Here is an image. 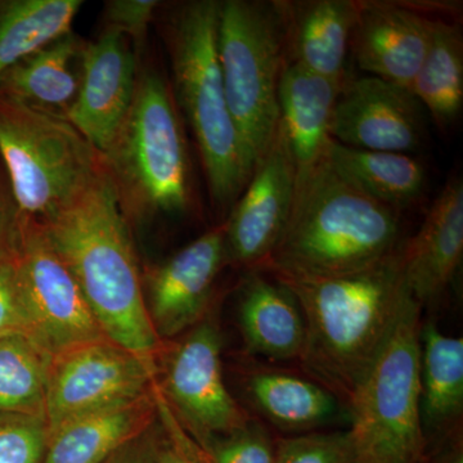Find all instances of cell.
I'll list each match as a JSON object with an SVG mask.
<instances>
[{
  "label": "cell",
  "mask_w": 463,
  "mask_h": 463,
  "mask_svg": "<svg viewBox=\"0 0 463 463\" xmlns=\"http://www.w3.org/2000/svg\"><path fill=\"white\" fill-rule=\"evenodd\" d=\"M121 201L106 166L72 203L38 224L105 336L157 368L161 339L149 319Z\"/></svg>",
  "instance_id": "obj_1"
},
{
  "label": "cell",
  "mask_w": 463,
  "mask_h": 463,
  "mask_svg": "<svg viewBox=\"0 0 463 463\" xmlns=\"http://www.w3.org/2000/svg\"><path fill=\"white\" fill-rule=\"evenodd\" d=\"M401 251L364 269L336 276L269 273L288 286L300 304L307 332L300 358L304 371L346 408L411 295Z\"/></svg>",
  "instance_id": "obj_2"
},
{
  "label": "cell",
  "mask_w": 463,
  "mask_h": 463,
  "mask_svg": "<svg viewBox=\"0 0 463 463\" xmlns=\"http://www.w3.org/2000/svg\"><path fill=\"white\" fill-rule=\"evenodd\" d=\"M399 213L368 196L323 158L297 182L288 224L259 269L276 276L355 272L401 250Z\"/></svg>",
  "instance_id": "obj_3"
},
{
  "label": "cell",
  "mask_w": 463,
  "mask_h": 463,
  "mask_svg": "<svg viewBox=\"0 0 463 463\" xmlns=\"http://www.w3.org/2000/svg\"><path fill=\"white\" fill-rule=\"evenodd\" d=\"M221 2L181 5L167 29L173 83L179 109L190 125L205 169L213 203L232 209L251 172L225 97L218 58Z\"/></svg>",
  "instance_id": "obj_4"
},
{
  "label": "cell",
  "mask_w": 463,
  "mask_h": 463,
  "mask_svg": "<svg viewBox=\"0 0 463 463\" xmlns=\"http://www.w3.org/2000/svg\"><path fill=\"white\" fill-rule=\"evenodd\" d=\"M420 315L421 306L410 295L347 404L356 463H421L425 457Z\"/></svg>",
  "instance_id": "obj_5"
},
{
  "label": "cell",
  "mask_w": 463,
  "mask_h": 463,
  "mask_svg": "<svg viewBox=\"0 0 463 463\" xmlns=\"http://www.w3.org/2000/svg\"><path fill=\"white\" fill-rule=\"evenodd\" d=\"M218 58L228 109L252 175L279 130V90L288 65L273 0L221 2Z\"/></svg>",
  "instance_id": "obj_6"
},
{
  "label": "cell",
  "mask_w": 463,
  "mask_h": 463,
  "mask_svg": "<svg viewBox=\"0 0 463 463\" xmlns=\"http://www.w3.org/2000/svg\"><path fill=\"white\" fill-rule=\"evenodd\" d=\"M0 156L21 216L35 223L72 203L106 167L66 118L3 97Z\"/></svg>",
  "instance_id": "obj_7"
},
{
  "label": "cell",
  "mask_w": 463,
  "mask_h": 463,
  "mask_svg": "<svg viewBox=\"0 0 463 463\" xmlns=\"http://www.w3.org/2000/svg\"><path fill=\"white\" fill-rule=\"evenodd\" d=\"M103 160L136 205L164 214L187 212V149L172 93L157 72L138 76L132 108Z\"/></svg>",
  "instance_id": "obj_8"
},
{
  "label": "cell",
  "mask_w": 463,
  "mask_h": 463,
  "mask_svg": "<svg viewBox=\"0 0 463 463\" xmlns=\"http://www.w3.org/2000/svg\"><path fill=\"white\" fill-rule=\"evenodd\" d=\"M12 265L29 339L45 354L105 339L74 276L35 222L23 218Z\"/></svg>",
  "instance_id": "obj_9"
},
{
  "label": "cell",
  "mask_w": 463,
  "mask_h": 463,
  "mask_svg": "<svg viewBox=\"0 0 463 463\" xmlns=\"http://www.w3.org/2000/svg\"><path fill=\"white\" fill-rule=\"evenodd\" d=\"M156 373L108 337L53 356L44 412L50 435L78 417L145 397Z\"/></svg>",
  "instance_id": "obj_10"
},
{
  "label": "cell",
  "mask_w": 463,
  "mask_h": 463,
  "mask_svg": "<svg viewBox=\"0 0 463 463\" xmlns=\"http://www.w3.org/2000/svg\"><path fill=\"white\" fill-rule=\"evenodd\" d=\"M164 394L199 441L245 428L248 414L232 397L222 368V335L203 318L169 355Z\"/></svg>",
  "instance_id": "obj_11"
},
{
  "label": "cell",
  "mask_w": 463,
  "mask_h": 463,
  "mask_svg": "<svg viewBox=\"0 0 463 463\" xmlns=\"http://www.w3.org/2000/svg\"><path fill=\"white\" fill-rule=\"evenodd\" d=\"M331 136L347 147L411 155L425 143V109L410 90L374 76H349L335 105Z\"/></svg>",
  "instance_id": "obj_12"
},
{
  "label": "cell",
  "mask_w": 463,
  "mask_h": 463,
  "mask_svg": "<svg viewBox=\"0 0 463 463\" xmlns=\"http://www.w3.org/2000/svg\"><path fill=\"white\" fill-rule=\"evenodd\" d=\"M297 187V169L281 128L255 166L224 223L227 255L259 269L267 263L288 224Z\"/></svg>",
  "instance_id": "obj_13"
},
{
  "label": "cell",
  "mask_w": 463,
  "mask_h": 463,
  "mask_svg": "<svg viewBox=\"0 0 463 463\" xmlns=\"http://www.w3.org/2000/svg\"><path fill=\"white\" fill-rule=\"evenodd\" d=\"M130 39L108 27L84 45L78 96L66 118L105 157L115 143L136 94V53Z\"/></svg>",
  "instance_id": "obj_14"
},
{
  "label": "cell",
  "mask_w": 463,
  "mask_h": 463,
  "mask_svg": "<svg viewBox=\"0 0 463 463\" xmlns=\"http://www.w3.org/2000/svg\"><path fill=\"white\" fill-rule=\"evenodd\" d=\"M437 18L401 2H359L350 54L359 70L410 90L430 48Z\"/></svg>",
  "instance_id": "obj_15"
},
{
  "label": "cell",
  "mask_w": 463,
  "mask_h": 463,
  "mask_svg": "<svg viewBox=\"0 0 463 463\" xmlns=\"http://www.w3.org/2000/svg\"><path fill=\"white\" fill-rule=\"evenodd\" d=\"M227 255L224 224L176 252L149 279V319L160 339L176 336L203 321L216 277Z\"/></svg>",
  "instance_id": "obj_16"
},
{
  "label": "cell",
  "mask_w": 463,
  "mask_h": 463,
  "mask_svg": "<svg viewBox=\"0 0 463 463\" xmlns=\"http://www.w3.org/2000/svg\"><path fill=\"white\" fill-rule=\"evenodd\" d=\"M405 283L420 306L434 303L455 281L463 258V182L448 179L416 236L402 246Z\"/></svg>",
  "instance_id": "obj_17"
},
{
  "label": "cell",
  "mask_w": 463,
  "mask_h": 463,
  "mask_svg": "<svg viewBox=\"0 0 463 463\" xmlns=\"http://www.w3.org/2000/svg\"><path fill=\"white\" fill-rule=\"evenodd\" d=\"M273 5L285 33L288 63L345 83L359 0H273Z\"/></svg>",
  "instance_id": "obj_18"
},
{
  "label": "cell",
  "mask_w": 463,
  "mask_h": 463,
  "mask_svg": "<svg viewBox=\"0 0 463 463\" xmlns=\"http://www.w3.org/2000/svg\"><path fill=\"white\" fill-rule=\"evenodd\" d=\"M344 84L288 63L279 90V128L297 169V182L327 157L332 115Z\"/></svg>",
  "instance_id": "obj_19"
},
{
  "label": "cell",
  "mask_w": 463,
  "mask_h": 463,
  "mask_svg": "<svg viewBox=\"0 0 463 463\" xmlns=\"http://www.w3.org/2000/svg\"><path fill=\"white\" fill-rule=\"evenodd\" d=\"M239 321L250 352L273 361H300L306 322L288 286L263 269H251L241 289Z\"/></svg>",
  "instance_id": "obj_20"
},
{
  "label": "cell",
  "mask_w": 463,
  "mask_h": 463,
  "mask_svg": "<svg viewBox=\"0 0 463 463\" xmlns=\"http://www.w3.org/2000/svg\"><path fill=\"white\" fill-rule=\"evenodd\" d=\"M84 45L70 32L0 75V97L66 118L78 96Z\"/></svg>",
  "instance_id": "obj_21"
},
{
  "label": "cell",
  "mask_w": 463,
  "mask_h": 463,
  "mask_svg": "<svg viewBox=\"0 0 463 463\" xmlns=\"http://www.w3.org/2000/svg\"><path fill=\"white\" fill-rule=\"evenodd\" d=\"M151 392L128 403L85 414L50 435L43 463H105L147 431L156 412Z\"/></svg>",
  "instance_id": "obj_22"
},
{
  "label": "cell",
  "mask_w": 463,
  "mask_h": 463,
  "mask_svg": "<svg viewBox=\"0 0 463 463\" xmlns=\"http://www.w3.org/2000/svg\"><path fill=\"white\" fill-rule=\"evenodd\" d=\"M420 414L428 438L449 437L463 412V339L443 334L434 323L421 325Z\"/></svg>",
  "instance_id": "obj_23"
},
{
  "label": "cell",
  "mask_w": 463,
  "mask_h": 463,
  "mask_svg": "<svg viewBox=\"0 0 463 463\" xmlns=\"http://www.w3.org/2000/svg\"><path fill=\"white\" fill-rule=\"evenodd\" d=\"M246 389L261 416L279 430L312 432L336 422L345 407L317 381L282 371L251 373Z\"/></svg>",
  "instance_id": "obj_24"
},
{
  "label": "cell",
  "mask_w": 463,
  "mask_h": 463,
  "mask_svg": "<svg viewBox=\"0 0 463 463\" xmlns=\"http://www.w3.org/2000/svg\"><path fill=\"white\" fill-rule=\"evenodd\" d=\"M328 158L356 187L397 213L422 199L426 169L411 155L347 147L334 141Z\"/></svg>",
  "instance_id": "obj_25"
},
{
  "label": "cell",
  "mask_w": 463,
  "mask_h": 463,
  "mask_svg": "<svg viewBox=\"0 0 463 463\" xmlns=\"http://www.w3.org/2000/svg\"><path fill=\"white\" fill-rule=\"evenodd\" d=\"M411 91L439 127L455 123L463 106V33L458 24L437 18L430 48Z\"/></svg>",
  "instance_id": "obj_26"
},
{
  "label": "cell",
  "mask_w": 463,
  "mask_h": 463,
  "mask_svg": "<svg viewBox=\"0 0 463 463\" xmlns=\"http://www.w3.org/2000/svg\"><path fill=\"white\" fill-rule=\"evenodd\" d=\"M80 0H0V75L72 32Z\"/></svg>",
  "instance_id": "obj_27"
},
{
  "label": "cell",
  "mask_w": 463,
  "mask_h": 463,
  "mask_svg": "<svg viewBox=\"0 0 463 463\" xmlns=\"http://www.w3.org/2000/svg\"><path fill=\"white\" fill-rule=\"evenodd\" d=\"M51 359L25 335L0 340V412L45 417Z\"/></svg>",
  "instance_id": "obj_28"
},
{
  "label": "cell",
  "mask_w": 463,
  "mask_h": 463,
  "mask_svg": "<svg viewBox=\"0 0 463 463\" xmlns=\"http://www.w3.org/2000/svg\"><path fill=\"white\" fill-rule=\"evenodd\" d=\"M203 463H276V444L267 430L250 421L231 434L200 441Z\"/></svg>",
  "instance_id": "obj_29"
},
{
  "label": "cell",
  "mask_w": 463,
  "mask_h": 463,
  "mask_svg": "<svg viewBox=\"0 0 463 463\" xmlns=\"http://www.w3.org/2000/svg\"><path fill=\"white\" fill-rule=\"evenodd\" d=\"M48 441L44 416L0 412V463H43Z\"/></svg>",
  "instance_id": "obj_30"
},
{
  "label": "cell",
  "mask_w": 463,
  "mask_h": 463,
  "mask_svg": "<svg viewBox=\"0 0 463 463\" xmlns=\"http://www.w3.org/2000/svg\"><path fill=\"white\" fill-rule=\"evenodd\" d=\"M276 463H356L347 431H312L281 439L276 444Z\"/></svg>",
  "instance_id": "obj_31"
},
{
  "label": "cell",
  "mask_w": 463,
  "mask_h": 463,
  "mask_svg": "<svg viewBox=\"0 0 463 463\" xmlns=\"http://www.w3.org/2000/svg\"><path fill=\"white\" fill-rule=\"evenodd\" d=\"M158 5L156 0H111L106 3L105 16L109 27L123 33L136 48H141Z\"/></svg>",
  "instance_id": "obj_32"
},
{
  "label": "cell",
  "mask_w": 463,
  "mask_h": 463,
  "mask_svg": "<svg viewBox=\"0 0 463 463\" xmlns=\"http://www.w3.org/2000/svg\"><path fill=\"white\" fill-rule=\"evenodd\" d=\"M12 335H25L29 327L14 281V265L0 264V340Z\"/></svg>",
  "instance_id": "obj_33"
},
{
  "label": "cell",
  "mask_w": 463,
  "mask_h": 463,
  "mask_svg": "<svg viewBox=\"0 0 463 463\" xmlns=\"http://www.w3.org/2000/svg\"><path fill=\"white\" fill-rule=\"evenodd\" d=\"M23 216L20 214L11 187L0 178V264L12 263L20 241Z\"/></svg>",
  "instance_id": "obj_34"
},
{
  "label": "cell",
  "mask_w": 463,
  "mask_h": 463,
  "mask_svg": "<svg viewBox=\"0 0 463 463\" xmlns=\"http://www.w3.org/2000/svg\"><path fill=\"white\" fill-rule=\"evenodd\" d=\"M146 432L116 450L105 463H152L154 440L145 437Z\"/></svg>",
  "instance_id": "obj_35"
},
{
  "label": "cell",
  "mask_w": 463,
  "mask_h": 463,
  "mask_svg": "<svg viewBox=\"0 0 463 463\" xmlns=\"http://www.w3.org/2000/svg\"><path fill=\"white\" fill-rule=\"evenodd\" d=\"M437 463H463L461 443H456L448 448V450L439 457Z\"/></svg>",
  "instance_id": "obj_36"
}]
</instances>
